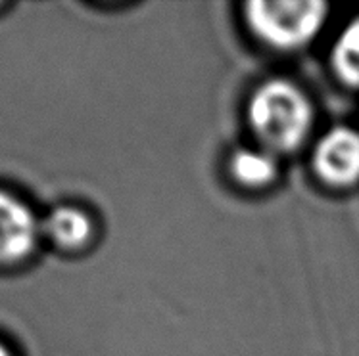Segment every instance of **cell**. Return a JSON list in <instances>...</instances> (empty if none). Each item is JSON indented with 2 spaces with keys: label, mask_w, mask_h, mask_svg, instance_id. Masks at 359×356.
Here are the masks:
<instances>
[{
  "label": "cell",
  "mask_w": 359,
  "mask_h": 356,
  "mask_svg": "<svg viewBox=\"0 0 359 356\" xmlns=\"http://www.w3.org/2000/svg\"><path fill=\"white\" fill-rule=\"evenodd\" d=\"M330 6L321 0H250L242 17L250 33L273 50L306 48L321 35Z\"/></svg>",
  "instance_id": "cell-2"
},
{
  "label": "cell",
  "mask_w": 359,
  "mask_h": 356,
  "mask_svg": "<svg viewBox=\"0 0 359 356\" xmlns=\"http://www.w3.org/2000/svg\"><path fill=\"white\" fill-rule=\"evenodd\" d=\"M93 236L95 220L85 209L75 205H60L43 218V240L64 251L87 248Z\"/></svg>",
  "instance_id": "cell-5"
},
{
  "label": "cell",
  "mask_w": 359,
  "mask_h": 356,
  "mask_svg": "<svg viewBox=\"0 0 359 356\" xmlns=\"http://www.w3.org/2000/svg\"><path fill=\"white\" fill-rule=\"evenodd\" d=\"M330 67L337 79L350 88H359V15L346 23L330 50Z\"/></svg>",
  "instance_id": "cell-7"
},
{
  "label": "cell",
  "mask_w": 359,
  "mask_h": 356,
  "mask_svg": "<svg viewBox=\"0 0 359 356\" xmlns=\"http://www.w3.org/2000/svg\"><path fill=\"white\" fill-rule=\"evenodd\" d=\"M246 121L259 148L277 157L292 155L311 138L316 106L296 83L275 77L250 94Z\"/></svg>",
  "instance_id": "cell-1"
},
{
  "label": "cell",
  "mask_w": 359,
  "mask_h": 356,
  "mask_svg": "<svg viewBox=\"0 0 359 356\" xmlns=\"http://www.w3.org/2000/svg\"><path fill=\"white\" fill-rule=\"evenodd\" d=\"M0 356H15V355H14V350L10 349L6 343L0 341Z\"/></svg>",
  "instance_id": "cell-8"
},
{
  "label": "cell",
  "mask_w": 359,
  "mask_h": 356,
  "mask_svg": "<svg viewBox=\"0 0 359 356\" xmlns=\"http://www.w3.org/2000/svg\"><path fill=\"white\" fill-rule=\"evenodd\" d=\"M229 175L246 190H264L279 178V157L259 145L236 148L229 157Z\"/></svg>",
  "instance_id": "cell-6"
},
{
  "label": "cell",
  "mask_w": 359,
  "mask_h": 356,
  "mask_svg": "<svg viewBox=\"0 0 359 356\" xmlns=\"http://www.w3.org/2000/svg\"><path fill=\"white\" fill-rule=\"evenodd\" d=\"M43 240V218L27 201L0 188V264H20Z\"/></svg>",
  "instance_id": "cell-4"
},
{
  "label": "cell",
  "mask_w": 359,
  "mask_h": 356,
  "mask_svg": "<svg viewBox=\"0 0 359 356\" xmlns=\"http://www.w3.org/2000/svg\"><path fill=\"white\" fill-rule=\"evenodd\" d=\"M311 171L325 186L337 190L359 184V131L338 124L317 138Z\"/></svg>",
  "instance_id": "cell-3"
}]
</instances>
